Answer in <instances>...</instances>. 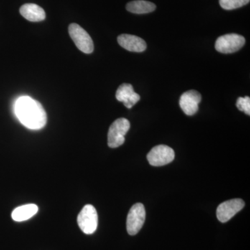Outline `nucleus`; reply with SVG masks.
I'll use <instances>...</instances> for the list:
<instances>
[{
    "mask_svg": "<svg viewBox=\"0 0 250 250\" xmlns=\"http://www.w3.org/2000/svg\"><path fill=\"white\" fill-rule=\"evenodd\" d=\"M15 113L21 123L30 129H41L47 123V114L39 102L28 96L18 98Z\"/></svg>",
    "mask_w": 250,
    "mask_h": 250,
    "instance_id": "nucleus-1",
    "label": "nucleus"
},
{
    "mask_svg": "<svg viewBox=\"0 0 250 250\" xmlns=\"http://www.w3.org/2000/svg\"><path fill=\"white\" fill-rule=\"evenodd\" d=\"M130 129V123L126 118H119L113 122L108 132V146L111 148L121 146L125 141V135Z\"/></svg>",
    "mask_w": 250,
    "mask_h": 250,
    "instance_id": "nucleus-2",
    "label": "nucleus"
},
{
    "mask_svg": "<svg viewBox=\"0 0 250 250\" xmlns=\"http://www.w3.org/2000/svg\"><path fill=\"white\" fill-rule=\"evenodd\" d=\"M77 223L85 234H92L96 231L98 225V215L93 205L84 206L77 217Z\"/></svg>",
    "mask_w": 250,
    "mask_h": 250,
    "instance_id": "nucleus-3",
    "label": "nucleus"
},
{
    "mask_svg": "<svg viewBox=\"0 0 250 250\" xmlns=\"http://www.w3.org/2000/svg\"><path fill=\"white\" fill-rule=\"evenodd\" d=\"M68 31L72 40L80 51L85 54H91L93 52V41L83 28L72 23L69 26Z\"/></svg>",
    "mask_w": 250,
    "mask_h": 250,
    "instance_id": "nucleus-4",
    "label": "nucleus"
},
{
    "mask_svg": "<svg viewBox=\"0 0 250 250\" xmlns=\"http://www.w3.org/2000/svg\"><path fill=\"white\" fill-rule=\"evenodd\" d=\"M246 43L243 36L236 34H229L220 36L215 42V49L220 53L231 54L239 50Z\"/></svg>",
    "mask_w": 250,
    "mask_h": 250,
    "instance_id": "nucleus-5",
    "label": "nucleus"
},
{
    "mask_svg": "<svg viewBox=\"0 0 250 250\" xmlns=\"http://www.w3.org/2000/svg\"><path fill=\"white\" fill-rule=\"evenodd\" d=\"M146 209L142 204L137 203L131 207L126 218V230L131 236L139 232L146 220Z\"/></svg>",
    "mask_w": 250,
    "mask_h": 250,
    "instance_id": "nucleus-6",
    "label": "nucleus"
},
{
    "mask_svg": "<svg viewBox=\"0 0 250 250\" xmlns=\"http://www.w3.org/2000/svg\"><path fill=\"white\" fill-rule=\"evenodd\" d=\"M174 152L172 148L164 145L156 146L148 153L147 159L152 166H163L174 160Z\"/></svg>",
    "mask_w": 250,
    "mask_h": 250,
    "instance_id": "nucleus-7",
    "label": "nucleus"
},
{
    "mask_svg": "<svg viewBox=\"0 0 250 250\" xmlns=\"http://www.w3.org/2000/svg\"><path fill=\"white\" fill-rule=\"evenodd\" d=\"M245 207L241 199H233L220 204L217 208V218L221 223H227Z\"/></svg>",
    "mask_w": 250,
    "mask_h": 250,
    "instance_id": "nucleus-8",
    "label": "nucleus"
},
{
    "mask_svg": "<svg viewBox=\"0 0 250 250\" xmlns=\"http://www.w3.org/2000/svg\"><path fill=\"white\" fill-rule=\"evenodd\" d=\"M202 100L199 92L191 90L182 94L179 100V105L187 116H193L198 111V105Z\"/></svg>",
    "mask_w": 250,
    "mask_h": 250,
    "instance_id": "nucleus-9",
    "label": "nucleus"
},
{
    "mask_svg": "<svg viewBox=\"0 0 250 250\" xmlns=\"http://www.w3.org/2000/svg\"><path fill=\"white\" fill-rule=\"evenodd\" d=\"M116 97L117 100L123 103L127 108H132L141 99L139 94L135 93L132 85L129 83H123L120 85L117 90Z\"/></svg>",
    "mask_w": 250,
    "mask_h": 250,
    "instance_id": "nucleus-10",
    "label": "nucleus"
},
{
    "mask_svg": "<svg viewBox=\"0 0 250 250\" xmlns=\"http://www.w3.org/2000/svg\"><path fill=\"white\" fill-rule=\"evenodd\" d=\"M118 42L123 48L130 52H142L147 48L146 41L134 35L122 34L118 36Z\"/></svg>",
    "mask_w": 250,
    "mask_h": 250,
    "instance_id": "nucleus-11",
    "label": "nucleus"
},
{
    "mask_svg": "<svg viewBox=\"0 0 250 250\" xmlns=\"http://www.w3.org/2000/svg\"><path fill=\"white\" fill-rule=\"evenodd\" d=\"M20 13L23 17L31 22H40L45 19V11L39 5L25 4L20 9Z\"/></svg>",
    "mask_w": 250,
    "mask_h": 250,
    "instance_id": "nucleus-12",
    "label": "nucleus"
},
{
    "mask_svg": "<svg viewBox=\"0 0 250 250\" xmlns=\"http://www.w3.org/2000/svg\"><path fill=\"white\" fill-rule=\"evenodd\" d=\"M38 210L39 208L37 206L33 204L21 206L14 210L11 217L16 222L25 221L36 215Z\"/></svg>",
    "mask_w": 250,
    "mask_h": 250,
    "instance_id": "nucleus-13",
    "label": "nucleus"
},
{
    "mask_svg": "<svg viewBox=\"0 0 250 250\" xmlns=\"http://www.w3.org/2000/svg\"><path fill=\"white\" fill-rule=\"evenodd\" d=\"M126 9L129 12L136 14H149L155 11L156 5L145 0H136L128 3Z\"/></svg>",
    "mask_w": 250,
    "mask_h": 250,
    "instance_id": "nucleus-14",
    "label": "nucleus"
},
{
    "mask_svg": "<svg viewBox=\"0 0 250 250\" xmlns=\"http://www.w3.org/2000/svg\"><path fill=\"white\" fill-rule=\"evenodd\" d=\"M250 0H219L220 6L225 10H233L248 4Z\"/></svg>",
    "mask_w": 250,
    "mask_h": 250,
    "instance_id": "nucleus-15",
    "label": "nucleus"
},
{
    "mask_svg": "<svg viewBox=\"0 0 250 250\" xmlns=\"http://www.w3.org/2000/svg\"><path fill=\"white\" fill-rule=\"evenodd\" d=\"M236 106L241 111L245 112L246 114L250 115V98L246 96L245 98H239L237 100Z\"/></svg>",
    "mask_w": 250,
    "mask_h": 250,
    "instance_id": "nucleus-16",
    "label": "nucleus"
}]
</instances>
